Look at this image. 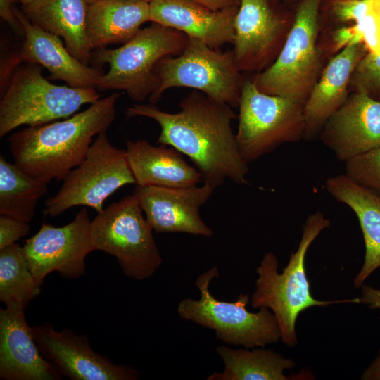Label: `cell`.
<instances>
[{
	"instance_id": "cell-1",
	"label": "cell",
	"mask_w": 380,
	"mask_h": 380,
	"mask_svg": "<svg viewBox=\"0 0 380 380\" xmlns=\"http://www.w3.org/2000/svg\"><path fill=\"white\" fill-rule=\"evenodd\" d=\"M179 110L169 113L155 104L135 103L126 109L128 118L146 117L156 121L160 132L157 142L187 156L215 189L229 179L248 184V163L243 158L233 132L238 116L230 106L194 90L182 99Z\"/></svg>"
},
{
	"instance_id": "cell-2",
	"label": "cell",
	"mask_w": 380,
	"mask_h": 380,
	"mask_svg": "<svg viewBox=\"0 0 380 380\" xmlns=\"http://www.w3.org/2000/svg\"><path fill=\"white\" fill-rule=\"evenodd\" d=\"M120 96L113 93L63 120L29 126L12 134L7 141L14 163L46 183L63 181L83 160L94 137L110 128Z\"/></svg>"
},
{
	"instance_id": "cell-3",
	"label": "cell",
	"mask_w": 380,
	"mask_h": 380,
	"mask_svg": "<svg viewBox=\"0 0 380 380\" xmlns=\"http://www.w3.org/2000/svg\"><path fill=\"white\" fill-rule=\"evenodd\" d=\"M330 222L322 213L311 214L306 220L297 250L291 253L281 273L278 272L277 256L265 254L256 269L258 277L251 296V306L270 309L274 315L281 340L289 348L298 343L296 322L299 314L312 306L326 307L336 303H357V298L339 300H319L311 294L305 272V256L310 245Z\"/></svg>"
},
{
	"instance_id": "cell-4",
	"label": "cell",
	"mask_w": 380,
	"mask_h": 380,
	"mask_svg": "<svg viewBox=\"0 0 380 380\" xmlns=\"http://www.w3.org/2000/svg\"><path fill=\"white\" fill-rule=\"evenodd\" d=\"M323 0H300L290 30L274 63L252 79L258 90L303 106L323 70L319 46Z\"/></svg>"
},
{
	"instance_id": "cell-5",
	"label": "cell",
	"mask_w": 380,
	"mask_h": 380,
	"mask_svg": "<svg viewBox=\"0 0 380 380\" xmlns=\"http://www.w3.org/2000/svg\"><path fill=\"white\" fill-rule=\"evenodd\" d=\"M188 40L182 32L151 23L118 48L94 50V65H109L97 89L123 90L130 99L144 101L158 87L156 65L166 56L180 54Z\"/></svg>"
},
{
	"instance_id": "cell-6",
	"label": "cell",
	"mask_w": 380,
	"mask_h": 380,
	"mask_svg": "<svg viewBox=\"0 0 380 380\" xmlns=\"http://www.w3.org/2000/svg\"><path fill=\"white\" fill-rule=\"evenodd\" d=\"M0 101V137L22 125L38 126L68 118L100 99L96 89L56 85L40 65L22 63L12 73ZM1 94V95H2Z\"/></svg>"
},
{
	"instance_id": "cell-7",
	"label": "cell",
	"mask_w": 380,
	"mask_h": 380,
	"mask_svg": "<svg viewBox=\"0 0 380 380\" xmlns=\"http://www.w3.org/2000/svg\"><path fill=\"white\" fill-rule=\"evenodd\" d=\"M218 277V268L214 266L197 277L194 284L201 297L179 302L177 313L180 318L213 329L216 338L227 344L253 349L278 342L280 330L270 309L262 307L257 312L248 311L247 294L241 293L234 302L220 300L211 294L209 285Z\"/></svg>"
},
{
	"instance_id": "cell-8",
	"label": "cell",
	"mask_w": 380,
	"mask_h": 380,
	"mask_svg": "<svg viewBox=\"0 0 380 380\" xmlns=\"http://www.w3.org/2000/svg\"><path fill=\"white\" fill-rule=\"evenodd\" d=\"M156 91L148 97L155 104L172 88L187 87L232 108L239 106L245 78L239 70L232 50L222 51L189 37L183 51L166 56L156 65Z\"/></svg>"
},
{
	"instance_id": "cell-9",
	"label": "cell",
	"mask_w": 380,
	"mask_h": 380,
	"mask_svg": "<svg viewBox=\"0 0 380 380\" xmlns=\"http://www.w3.org/2000/svg\"><path fill=\"white\" fill-rule=\"evenodd\" d=\"M143 213L137 196L129 195L98 213L91 223L95 251L114 256L124 274L136 280L150 277L163 262Z\"/></svg>"
},
{
	"instance_id": "cell-10",
	"label": "cell",
	"mask_w": 380,
	"mask_h": 380,
	"mask_svg": "<svg viewBox=\"0 0 380 380\" xmlns=\"http://www.w3.org/2000/svg\"><path fill=\"white\" fill-rule=\"evenodd\" d=\"M238 108L236 140L248 163L284 144L303 139V106L261 92L252 80H244Z\"/></svg>"
},
{
	"instance_id": "cell-11",
	"label": "cell",
	"mask_w": 380,
	"mask_h": 380,
	"mask_svg": "<svg viewBox=\"0 0 380 380\" xmlns=\"http://www.w3.org/2000/svg\"><path fill=\"white\" fill-rule=\"evenodd\" d=\"M58 191L45 202L44 215L56 217L75 206L103 210V203L118 189L136 184L125 150L114 146L106 132L99 134L84 158L63 180Z\"/></svg>"
},
{
	"instance_id": "cell-12",
	"label": "cell",
	"mask_w": 380,
	"mask_h": 380,
	"mask_svg": "<svg viewBox=\"0 0 380 380\" xmlns=\"http://www.w3.org/2000/svg\"><path fill=\"white\" fill-rule=\"evenodd\" d=\"M274 0H239L232 52L241 72H260L276 60L293 18Z\"/></svg>"
},
{
	"instance_id": "cell-13",
	"label": "cell",
	"mask_w": 380,
	"mask_h": 380,
	"mask_svg": "<svg viewBox=\"0 0 380 380\" xmlns=\"http://www.w3.org/2000/svg\"><path fill=\"white\" fill-rule=\"evenodd\" d=\"M87 210L82 208L74 220L60 227L43 223L33 236L26 240L23 251L37 284L53 272L70 279L85 274V258L95 251Z\"/></svg>"
},
{
	"instance_id": "cell-14",
	"label": "cell",
	"mask_w": 380,
	"mask_h": 380,
	"mask_svg": "<svg viewBox=\"0 0 380 380\" xmlns=\"http://www.w3.org/2000/svg\"><path fill=\"white\" fill-rule=\"evenodd\" d=\"M14 12L23 28L24 41L1 65V91L13 71L25 63L44 67L50 72L49 79L62 80L71 87L97 89L105 74L101 66L82 63L69 52L61 38L32 24L16 7Z\"/></svg>"
},
{
	"instance_id": "cell-15",
	"label": "cell",
	"mask_w": 380,
	"mask_h": 380,
	"mask_svg": "<svg viewBox=\"0 0 380 380\" xmlns=\"http://www.w3.org/2000/svg\"><path fill=\"white\" fill-rule=\"evenodd\" d=\"M42 356L60 374L72 380H134L139 372L113 363L96 353L85 335L70 329L56 331L49 323L31 327Z\"/></svg>"
},
{
	"instance_id": "cell-16",
	"label": "cell",
	"mask_w": 380,
	"mask_h": 380,
	"mask_svg": "<svg viewBox=\"0 0 380 380\" xmlns=\"http://www.w3.org/2000/svg\"><path fill=\"white\" fill-rule=\"evenodd\" d=\"M214 190L205 183L182 188L137 185L133 194L156 232H182L210 237L213 230L203 221L199 210Z\"/></svg>"
},
{
	"instance_id": "cell-17",
	"label": "cell",
	"mask_w": 380,
	"mask_h": 380,
	"mask_svg": "<svg viewBox=\"0 0 380 380\" xmlns=\"http://www.w3.org/2000/svg\"><path fill=\"white\" fill-rule=\"evenodd\" d=\"M321 141L346 162L380 146V101L350 92L324 125Z\"/></svg>"
},
{
	"instance_id": "cell-18",
	"label": "cell",
	"mask_w": 380,
	"mask_h": 380,
	"mask_svg": "<svg viewBox=\"0 0 380 380\" xmlns=\"http://www.w3.org/2000/svg\"><path fill=\"white\" fill-rule=\"evenodd\" d=\"M24 311V307L15 303L0 310V378L60 379V374L41 354Z\"/></svg>"
},
{
	"instance_id": "cell-19",
	"label": "cell",
	"mask_w": 380,
	"mask_h": 380,
	"mask_svg": "<svg viewBox=\"0 0 380 380\" xmlns=\"http://www.w3.org/2000/svg\"><path fill=\"white\" fill-rule=\"evenodd\" d=\"M367 52L365 44L360 42L345 47L330 58L303 106L304 140L319 138L327 121L344 103L350 94L353 72Z\"/></svg>"
},
{
	"instance_id": "cell-20",
	"label": "cell",
	"mask_w": 380,
	"mask_h": 380,
	"mask_svg": "<svg viewBox=\"0 0 380 380\" xmlns=\"http://www.w3.org/2000/svg\"><path fill=\"white\" fill-rule=\"evenodd\" d=\"M150 22L175 29L209 46L233 44L239 6L212 10L192 0H151Z\"/></svg>"
},
{
	"instance_id": "cell-21",
	"label": "cell",
	"mask_w": 380,
	"mask_h": 380,
	"mask_svg": "<svg viewBox=\"0 0 380 380\" xmlns=\"http://www.w3.org/2000/svg\"><path fill=\"white\" fill-rule=\"evenodd\" d=\"M125 142L127 161L137 185L182 188L202 181L199 171L175 148L161 144L155 146L144 139Z\"/></svg>"
},
{
	"instance_id": "cell-22",
	"label": "cell",
	"mask_w": 380,
	"mask_h": 380,
	"mask_svg": "<svg viewBox=\"0 0 380 380\" xmlns=\"http://www.w3.org/2000/svg\"><path fill=\"white\" fill-rule=\"evenodd\" d=\"M150 21L145 0H98L87 4L86 35L91 49L125 44Z\"/></svg>"
},
{
	"instance_id": "cell-23",
	"label": "cell",
	"mask_w": 380,
	"mask_h": 380,
	"mask_svg": "<svg viewBox=\"0 0 380 380\" xmlns=\"http://www.w3.org/2000/svg\"><path fill=\"white\" fill-rule=\"evenodd\" d=\"M325 187L334 198L351 208L358 219L365 254L353 285L355 288L361 287L367 277L380 267V198L345 174L328 178Z\"/></svg>"
},
{
	"instance_id": "cell-24",
	"label": "cell",
	"mask_w": 380,
	"mask_h": 380,
	"mask_svg": "<svg viewBox=\"0 0 380 380\" xmlns=\"http://www.w3.org/2000/svg\"><path fill=\"white\" fill-rule=\"evenodd\" d=\"M21 11L32 24L61 38L69 52L88 65L92 50L86 35L84 0H34L22 5Z\"/></svg>"
},
{
	"instance_id": "cell-25",
	"label": "cell",
	"mask_w": 380,
	"mask_h": 380,
	"mask_svg": "<svg viewBox=\"0 0 380 380\" xmlns=\"http://www.w3.org/2000/svg\"><path fill=\"white\" fill-rule=\"evenodd\" d=\"M224 363L222 372H213L208 380H289L285 369L295 367L293 360L262 348L232 349L220 346L216 349Z\"/></svg>"
},
{
	"instance_id": "cell-26",
	"label": "cell",
	"mask_w": 380,
	"mask_h": 380,
	"mask_svg": "<svg viewBox=\"0 0 380 380\" xmlns=\"http://www.w3.org/2000/svg\"><path fill=\"white\" fill-rule=\"evenodd\" d=\"M48 183L34 178L0 156V214L30 222Z\"/></svg>"
},
{
	"instance_id": "cell-27",
	"label": "cell",
	"mask_w": 380,
	"mask_h": 380,
	"mask_svg": "<svg viewBox=\"0 0 380 380\" xmlns=\"http://www.w3.org/2000/svg\"><path fill=\"white\" fill-rule=\"evenodd\" d=\"M39 293L40 286L27 265L23 247L14 243L0 250V300L25 308Z\"/></svg>"
},
{
	"instance_id": "cell-28",
	"label": "cell",
	"mask_w": 380,
	"mask_h": 380,
	"mask_svg": "<svg viewBox=\"0 0 380 380\" xmlns=\"http://www.w3.org/2000/svg\"><path fill=\"white\" fill-rule=\"evenodd\" d=\"M345 175L380 198V146L345 162Z\"/></svg>"
},
{
	"instance_id": "cell-29",
	"label": "cell",
	"mask_w": 380,
	"mask_h": 380,
	"mask_svg": "<svg viewBox=\"0 0 380 380\" xmlns=\"http://www.w3.org/2000/svg\"><path fill=\"white\" fill-rule=\"evenodd\" d=\"M350 92L362 93L380 101V55L368 51L356 65L350 82Z\"/></svg>"
},
{
	"instance_id": "cell-30",
	"label": "cell",
	"mask_w": 380,
	"mask_h": 380,
	"mask_svg": "<svg viewBox=\"0 0 380 380\" xmlns=\"http://www.w3.org/2000/svg\"><path fill=\"white\" fill-rule=\"evenodd\" d=\"M369 0H323L321 20L327 19L337 27L357 24L364 18Z\"/></svg>"
},
{
	"instance_id": "cell-31",
	"label": "cell",
	"mask_w": 380,
	"mask_h": 380,
	"mask_svg": "<svg viewBox=\"0 0 380 380\" xmlns=\"http://www.w3.org/2000/svg\"><path fill=\"white\" fill-rule=\"evenodd\" d=\"M325 37L321 43L318 42L324 58L326 55L333 56L350 44L362 42L357 24L335 27Z\"/></svg>"
},
{
	"instance_id": "cell-32",
	"label": "cell",
	"mask_w": 380,
	"mask_h": 380,
	"mask_svg": "<svg viewBox=\"0 0 380 380\" xmlns=\"http://www.w3.org/2000/svg\"><path fill=\"white\" fill-rule=\"evenodd\" d=\"M28 222L10 216H0V250H2L27 236L30 233Z\"/></svg>"
},
{
	"instance_id": "cell-33",
	"label": "cell",
	"mask_w": 380,
	"mask_h": 380,
	"mask_svg": "<svg viewBox=\"0 0 380 380\" xmlns=\"http://www.w3.org/2000/svg\"><path fill=\"white\" fill-rule=\"evenodd\" d=\"M15 1V0H0V16L17 34L23 37V28L17 18L14 12V7H13V4Z\"/></svg>"
},
{
	"instance_id": "cell-34",
	"label": "cell",
	"mask_w": 380,
	"mask_h": 380,
	"mask_svg": "<svg viewBox=\"0 0 380 380\" xmlns=\"http://www.w3.org/2000/svg\"><path fill=\"white\" fill-rule=\"evenodd\" d=\"M357 303L367 305L369 308L380 310V289L367 284L361 286V296L357 298Z\"/></svg>"
},
{
	"instance_id": "cell-35",
	"label": "cell",
	"mask_w": 380,
	"mask_h": 380,
	"mask_svg": "<svg viewBox=\"0 0 380 380\" xmlns=\"http://www.w3.org/2000/svg\"><path fill=\"white\" fill-rule=\"evenodd\" d=\"M212 10L218 11L232 6H239V0H192Z\"/></svg>"
},
{
	"instance_id": "cell-36",
	"label": "cell",
	"mask_w": 380,
	"mask_h": 380,
	"mask_svg": "<svg viewBox=\"0 0 380 380\" xmlns=\"http://www.w3.org/2000/svg\"><path fill=\"white\" fill-rule=\"evenodd\" d=\"M363 380H380V353L361 376Z\"/></svg>"
},
{
	"instance_id": "cell-37",
	"label": "cell",
	"mask_w": 380,
	"mask_h": 380,
	"mask_svg": "<svg viewBox=\"0 0 380 380\" xmlns=\"http://www.w3.org/2000/svg\"><path fill=\"white\" fill-rule=\"evenodd\" d=\"M19 1L22 4V5H27L31 3L32 1H33L34 0H19Z\"/></svg>"
},
{
	"instance_id": "cell-38",
	"label": "cell",
	"mask_w": 380,
	"mask_h": 380,
	"mask_svg": "<svg viewBox=\"0 0 380 380\" xmlns=\"http://www.w3.org/2000/svg\"><path fill=\"white\" fill-rule=\"evenodd\" d=\"M84 1L87 2V4H89L98 0H84ZM145 1L150 2L151 0H145Z\"/></svg>"
},
{
	"instance_id": "cell-39",
	"label": "cell",
	"mask_w": 380,
	"mask_h": 380,
	"mask_svg": "<svg viewBox=\"0 0 380 380\" xmlns=\"http://www.w3.org/2000/svg\"><path fill=\"white\" fill-rule=\"evenodd\" d=\"M284 1H286V2H292V3H293V2H296V1L298 2L300 0H284Z\"/></svg>"
},
{
	"instance_id": "cell-40",
	"label": "cell",
	"mask_w": 380,
	"mask_h": 380,
	"mask_svg": "<svg viewBox=\"0 0 380 380\" xmlns=\"http://www.w3.org/2000/svg\"><path fill=\"white\" fill-rule=\"evenodd\" d=\"M274 1H278L279 0H274Z\"/></svg>"
}]
</instances>
